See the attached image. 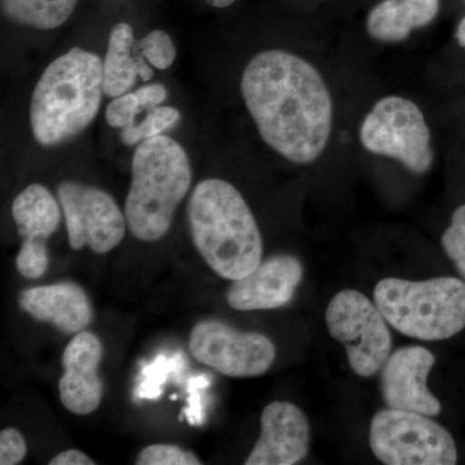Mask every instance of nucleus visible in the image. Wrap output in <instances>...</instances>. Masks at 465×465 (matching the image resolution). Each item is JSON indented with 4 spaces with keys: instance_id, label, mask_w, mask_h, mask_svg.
I'll return each instance as SVG.
<instances>
[{
    "instance_id": "nucleus-12",
    "label": "nucleus",
    "mask_w": 465,
    "mask_h": 465,
    "mask_svg": "<svg viewBox=\"0 0 465 465\" xmlns=\"http://www.w3.org/2000/svg\"><path fill=\"white\" fill-rule=\"evenodd\" d=\"M103 354V344L92 332L76 333L66 345L63 356L65 372L58 382V391L67 411L84 416L99 409L104 397L99 375Z\"/></svg>"
},
{
    "instance_id": "nucleus-28",
    "label": "nucleus",
    "mask_w": 465,
    "mask_h": 465,
    "mask_svg": "<svg viewBox=\"0 0 465 465\" xmlns=\"http://www.w3.org/2000/svg\"><path fill=\"white\" fill-rule=\"evenodd\" d=\"M211 385V381L206 375H197L188 381V407L183 415L192 425H202L204 423V406L202 391H206Z\"/></svg>"
},
{
    "instance_id": "nucleus-7",
    "label": "nucleus",
    "mask_w": 465,
    "mask_h": 465,
    "mask_svg": "<svg viewBox=\"0 0 465 465\" xmlns=\"http://www.w3.org/2000/svg\"><path fill=\"white\" fill-rule=\"evenodd\" d=\"M360 140L367 152L396 159L412 173L432 167L430 127L419 106L403 97L379 100L361 125Z\"/></svg>"
},
{
    "instance_id": "nucleus-18",
    "label": "nucleus",
    "mask_w": 465,
    "mask_h": 465,
    "mask_svg": "<svg viewBox=\"0 0 465 465\" xmlns=\"http://www.w3.org/2000/svg\"><path fill=\"white\" fill-rule=\"evenodd\" d=\"M42 183H32L15 198L12 217L24 241L47 243L61 222V204Z\"/></svg>"
},
{
    "instance_id": "nucleus-26",
    "label": "nucleus",
    "mask_w": 465,
    "mask_h": 465,
    "mask_svg": "<svg viewBox=\"0 0 465 465\" xmlns=\"http://www.w3.org/2000/svg\"><path fill=\"white\" fill-rule=\"evenodd\" d=\"M140 101L136 94H124L122 96L114 97L105 110L106 124L113 128H121L134 124L137 113H139Z\"/></svg>"
},
{
    "instance_id": "nucleus-31",
    "label": "nucleus",
    "mask_w": 465,
    "mask_h": 465,
    "mask_svg": "<svg viewBox=\"0 0 465 465\" xmlns=\"http://www.w3.org/2000/svg\"><path fill=\"white\" fill-rule=\"evenodd\" d=\"M204 2L208 3L210 5H213V7L224 9L231 7L232 3L237 2V0H204Z\"/></svg>"
},
{
    "instance_id": "nucleus-27",
    "label": "nucleus",
    "mask_w": 465,
    "mask_h": 465,
    "mask_svg": "<svg viewBox=\"0 0 465 465\" xmlns=\"http://www.w3.org/2000/svg\"><path fill=\"white\" fill-rule=\"evenodd\" d=\"M26 452V440L17 430L5 428L0 432V464H20L25 459Z\"/></svg>"
},
{
    "instance_id": "nucleus-19",
    "label": "nucleus",
    "mask_w": 465,
    "mask_h": 465,
    "mask_svg": "<svg viewBox=\"0 0 465 465\" xmlns=\"http://www.w3.org/2000/svg\"><path fill=\"white\" fill-rule=\"evenodd\" d=\"M79 0H0L3 16L17 25L52 30L64 25Z\"/></svg>"
},
{
    "instance_id": "nucleus-11",
    "label": "nucleus",
    "mask_w": 465,
    "mask_h": 465,
    "mask_svg": "<svg viewBox=\"0 0 465 465\" xmlns=\"http://www.w3.org/2000/svg\"><path fill=\"white\" fill-rule=\"evenodd\" d=\"M436 357L423 347H403L388 358L381 369V393L390 409L437 416L440 403L428 388V375Z\"/></svg>"
},
{
    "instance_id": "nucleus-2",
    "label": "nucleus",
    "mask_w": 465,
    "mask_h": 465,
    "mask_svg": "<svg viewBox=\"0 0 465 465\" xmlns=\"http://www.w3.org/2000/svg\"><path fill=\"white\" fill-rule=\"evenodd\" d=\"M193 243L208 266L225 280L246 277L262 262V238L240 191L222 179L195 186L188 203Z\"/></svg>"
},
{
    "instance_id": "nucleus-23",
    "label": "nucleus",
    "mask_w": 465,
    "mask_h": 465,
    "mask_svg": "<svg viewBox=\"0 0 465 465\" xmlns=\"http://www.w3.org/2000/svg\"><path fill=\"white\" fill-rule=\"evenodd\" d=\"M202 461L192 451L174 445H152L140 452L139 465H200Z\"/></svg>"
},
{
    "instance_id": "nucleus-14",
    "label": "nucleus",
    "mask_w": 465,
    "mask_h": 465,
    "mask_svg": "<svg viewBox=\"0 0 465 465\" xmlns=\"http://www.w3.org/2000/svg\"><path fill=\"white\" fill-rule=\"evenodd\" d=\"M302 273V262L293 256H273L246 277L232 281L226 300L242 312L284 307L295 296Z\"/></svg>"
},
{
    "instance_id": "nucleus-13",
    "label": "nucleus",
    "mask_w": 465,
    "mask_h": 465,
    "mask_svg": "<svg viewBox=\"0 0 465 465\" xmlns=\"http://www.w3.org/2000/svg\"><path fill=\"white\" fill-rule=\"evenodd\" d=\"M311 428L298 406L282 401L262 410V434L246 465H292L308 454Z\"/></svg>"
},
{
    "instance_id": "nucleus-3",
    "label": "nucleus",
    "mask_w": 465,
    "mask_h": 465,
    "mask_svg": "<svg viewBox=\"0 0 465 465\" xmlns=\"http://www.w3.org/2000/svg\"><path fill=\"white\" fill-rule=\"evenodd\" d=\"M104 92V61L74 47L45 67L34 88L30 127L45 148L63 145L90 127Z\"/></svg>"
},
{
    "instance_id": "nucleus-9",
    "label": "nucleus",
    "mask_w": 465,
    "mask_h": 465,
    "mask_svg": "<svg viewBox=\"0 0 465 465\" xmlns=\"http://www.w3.org/2000/svg\"><path fill=\"white\" fill-rule=\"evenodd\" d=\"M57 197L73 250L88 246L104 255L124 241L127 220L109 193L82 183L64 182L58 185Z\"/></svg>"
},
{
    "instance_id": "nucleus-4",
    "label": "nucleus",
    "mask_w": 465,
    "mask_h": 465,
    "mask_svg": "<svg viewBox=\"0 0 465 465\" xmlns=\"http://www.w3.org/2000/svg\"><path fill=\"white\" fill-rule=\"evenodd\" d=\"M131 174L124 204L128 229L139 241L157 242L170 231L191 189V161L176 140L159 134L134 150Z\"/></svg>"
},
{
    "instance_id": "nucleus-21",
    "label": "nucleus",
    "mask_w": 465,
    "mask_h": 465,
    "mask_svg": "<svg viewBox=\"0 0 465 465\" xmlns=\"http://www.w3.org/2000/svg\"><path fill=\"white\" fill-rule=\"evenodd\" d=\"M180 118H182V113L173 106L153 108L142 124H134L122 130V143L127 146H134L143 143V140L163 134L164 131L179 124Z\"/></svg>"
},
{
    "instance_id": "nucleus-17",
    "label": "nucleus",
    "mask_w": 465,
    "mask_h": 465,
    "mask_svg": "<svg viewBox=\"0 0 465 465\" xmlns=\"http://www.w3.org/2000/svg\"><path fill=\"white\" fill-rule=\"evenodd\" d=\"M439 12L440 0H382L367 16V33L379 42H403L415 29L430 25Z\"/></svg>"
},
{
    "instance_id": "nucleus-15",
    "label": "nucleus",
    "mask_w": 465,
    "mask_h": 465,
    "mask_svg": "<svg viewBox=\"0 0 465 465\" xmlns=\"http://www.w3.org/2000/svg\"><path fill=\"white\" fill-rule=\"evenodd\" d=\"M20 305L34 320L50 323L67 335L84 331L94 317L87 293L72 282L27 289L21 293Z\"/></svg>"
},
{
    "instance_id": "nucleus-30",
    "label": "nucleus",
    "mask_w": 465,
    "mask_h": 465,
    "mask_svg": "<svg viewBox=\"0 0 465 465\" xmlns=\"http://www.w3.org/2000/svg\"><path fill=\"white\" fill-rule=\"evenodd\" d=\"M50 465H94V461L79 450H66L52 459Z\"/></svg>"
},
{
    "instance_id": "nucleus-29",
    "label": "nucleus",
    "mask_w": 465,
    "mask_h": 465,
    "mask_svg": "<svg viewBox=\"0 0 465 465\" xmlns=\"http://www.w3.org/2000/svg\"><path fill=\"white\" fill-rule=\"evenodd\" d=\"M137 99L140 101L142 108H157L163 101L167 100L168 91L163 84H154L143 85L136 92Z\"/></svg>"
},
{
    "instance_id": "nucleus-16",
    "label": "nucleus",
    "mask_w": 465,
    "mask_h": 465,
    "mask_svg": "<svg viewBox=\"0 0 465 465\" xmlns=\"http://www.w3.org/2000/svg\"><path fill=\"white\" fill-rule=\"evenodd\" d=\"M137 41L130 24L118 23L110 32L108 51L104 60V92L105 96L118 97L127 94L137 78L148 82L153 78L152 65L136 54Z\"/></svg>"
},
{
    "instance_id": "nucleus-6",
    "label": "nucleus",
    "mask_w": 465,
    "mask_h": 465,
    "mask_svg": "<svg viewBox=\"0 0 465 465\" xmlns=\"http://www.w3.org/2000/svg\"><path fill=\"white\" fill-rule=\"evenodd\" d=\"M370 448L382 464L454 465L458 450L451 434L430 416L385 409L370 425Z\"/></svg>"
},
{
    "instance_id": "nucleus-32",
    "label": "nucleus",
    "mask_w": 465,
    "mask_h": 465,
    "mask_svg": "<svg viewBox=\"0 0 465 465\" xmlns=\"http://www.w3.org/2000/svg\"><path fill=\"white\" fill-rule=\"evenodd\" d=\"M455 35H457L459 45L465 48V17L460 21V23H459L457 34H455Z\"/></svg>"
},
{
    "instance_id": "nucleus-10",
    "label": "nucleus",
    "mask_w": 465,
    "mask_h": 465,
    "mask_svg": "<svg viewBox=\"0 0 465 465\" xmlns=\"http://www.w3.org/2000/svg\"><path fill=\"white\" fill-rule=\"evenodd\" d=\"M189 348L198 362L231 378L265 374L277 353L273 342L262 333L240 331L216 320L195 324Z\"/></svg>"
},
{
    "instance_id": "nucleus-20",
    "label": "nucleus",
    "mask_w": 465,
    "mask_h": 465,
    "mask_svg": "<svg viewBox=\"0 0 465 465\" xmlns=\"http://www.w3.org/2000/svg\"><path fill=\"white\" fill-rule=\"evenodd\" d=\"M185 367L186 360L183 353H174L173 356L159 354L153 362L143 363V379L134 390V400H158L168 376L180 378Z\"/></svg>"
},
{
    "instance_id": "nucleus-5",
    "label": "nucleus",
    "mask_w": 465,
    "mask_h": 465,
    "mask_svg": "<svg viewBox=\"0 0 465 465\" xmlns=\"http://www.w3.org/2000/svg\"><path fill=\"white\" fill-rule=\"evenodd\" d=\"M374 300L387 322L410 338L445 341L465 327V283L458 278H385L376 284Z\"/></svg>"
},
{
    "instance_id": "nucleus-24",
    "label": "nucleus",
    "mask_w": 465,
    "mask_h": 465,
    "mask_svg": "<svg viewBox=\"0 0 465 465\" xmlns=\"http://www.w3.org/2000/svg\"><path fill=\"white\" fill-rule=\"evenodd\" d=\"M48 249L47 243L41 242L23 241L20 252L16 258L17 271L27 280H36L47 272Z\"/></svg>"
},
{
    "instance_id": "nucleus-22",
    "label": "nucleus",
    "mask_w": 465,
    "mask_h": 465,
    "mask_svg": "<svg viewBox=\"0 0 465 465\" xmlns=\"http://www.w3.org/2000/svg\"><path fill=\"white\" fill-rule=\"evenodd\" d=\"M140 54L158 70H167L176 60V47L173 41L163 30H153L137 42Z\"/></svg>"
},
{
    "instance_id": "nucleus-25",
    "label": "nucleus",
    "mask_w": 465,
    "mask_h": 465,
    "mask_svg": "<svg viewBox=\"0 0 465 465\" xmlns=\"http://www.w3.org/2000/svg\"><path fill=\"white\" fill-rule=\"evenodd\" d=\"M442 247L465 278V204L452 215L451 224L442 235Z\"/></svg>"
},
{
    "instance_id": "nucleus-1",
    "label": "nucleus",
    "mask_w": 465,
    "mask_h": 465,
    "mask_svg": "<svg viewBox=\"0 0 465 465\" xmlns=\"http://www.w3.org/2000/svg\"><path fill=\"white\" fill-rule=\"evenodd\" d=\"M241 94L262 142L292 163L317 161L329 143L332 100L320 72L289 51L251 58Z\"/></svg>"
},
{
    "instance_id": "nucleus-8",
    "label": "nucleus",
    "mask_w": 465,
    "mask_h": 465,
    "mask_svg": "<svg viewBox=\"0 0 465 465\" xmlns=\"http://www.w3.org/2000/svg\"><path fill=\"white\" fill-rule=\"evenodd\" d=\"M330 335L347 351L354 374L371 378L391 356V335L387 320L362 292L336 293L326 311Z\"/></svg>"
}]
</instances>
